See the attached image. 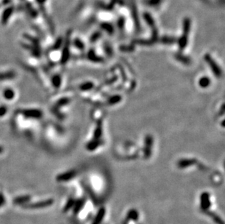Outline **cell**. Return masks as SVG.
<instances>
[{"label": "cell", "mask_w": 225, "mask_h": 224, "mask_svg": "<svg viewBox=\"0 0 225 224\" xmlns=\"http://www.w3.org/2000/svg\"><path fill=\"white\" fill-rule=\"evenodd\" d=\"M18 112L26 118L31 119H40L43 116L42 111L37 108H24L18 110Z\"/></svg>", "instance_id": "6da1fadb"}, {"label": "cell", "mask_w": 225, "mask_h": 224, "mask_svg": "<svg viewBox=\"0 0 225 224\" xmlns=\"http://www.w3.org/2000/svg\"><path fill=\"white\" fill-rule=\"evenodd\" d=\"M211 202L210 195L208 192H204L200 195V208L203 211H206L211 208Z\"/></svg>", "instance_id": "7a4b0ae2"}, {"label": "cell", "mask_w": 225, "mask_h": 224, "mask_svg": "<svg viewBox=\"0 0 225 224\" xmlns=\"http://www.w3.org/2000/svg\"><path fill=\"white\" fill-rule=\"evenodd\" d=\"M184 35L182 36V38L180 40V46L182 47H185L186 45H187V34L189 33V20L186 19L185 21H184Z\"/></svg>", "instance_id": "3957f363"}, {"label": "cell", "mask_w": 225, "mask_h": 224, "mask_svg": "<svg viewBox=\"0 0 225 224\" xmlns=\"http://www.w3.org/2000/svg\"><path fill=\"white\" fill-rule=\"evenodd\" d=\"M76 175V172L74 170L68 171L64 173H61L57 177V181H67L73 178Z\"/></svg>", "instance_id": "277c9868"}, {"label": "cell", "mask_w": 225, "mask_h": 224, "mask_svg": "<svg viewBox=\"0 0 225 224\" xmlns=\"http://www.w3.org/2000/svg\"><path fill=\"white\" fill-rule=\"evenodd\" d=\"M206 60L207 61L208 63L210 64V66H211V69L213 70V72H214V74H216L217 76H220L221 74V71L220 68H219V66H217V64L214 62L211 57H209V55H206Z\"/></svg>", "instance_id": "5b68a950"}, {"label": "cell", "mask_w": 225, "mask_h": 224, "mask_svg": "<svg viewBox=\"0 0 225 224\" xmlns=\"http://www.w3.org/2000/svg\"><path fill=\"white\" fill-rule=\"evenodd\" d=\"M13 10H14L13 7H10L6 8V9L4 10L2 15H1V23H2L3 25H5L6 23H7L10 18L11 17V15H13Z\"/></svg>", "instance_id": "8992f818"}, {"label": "cell", "mask_w": 225, "mask_h": 224, "mask_svg": "<svg viewBox=\"0 0 225 224\" xmlns=\"http://www.w3.org/2000/svg\"><path fill=\"white\" fill-rule=\"evenodd\" d=\"M16 72L14 71H7L5 72H0V81L10 80L16 78Z\"/></svg>", "instance_id": "52a82bcc"}, {"label": "cell", "mask_w": 225, "mask_h": 224, "mask_svg": "<svg viewBox=\"0 0 225 224\" xmlns=\"http://www.w3.org/2000/svg\"><path fill=\"white\" fill-rule=\"evenodd\" d=\"M69 56V37L67 39V41L65 42V45L63 50V55L61 56V63H65L68 60Z\"/></svg>", "instance_id": "ba28073f"}, {"label": "cell", "mask_w": 225, "mask_h": 224, "mask_svg": "<svg viewBox=\"0 0 225 224\" xmlns=\"http://www.w3.org/2000/svg\"><path fill=\"white\" fill-rule=\"evenodd\" d=\"M105 214H106V209L104 208H101L99 211H98V213L96 214L92 224H101L102 220H104Z\"/></svg>", "instance_id": "9c48e42d"}, {"label": "cell", "mask_w": 225, "mask_h": 224, "mask_svg": "<svg viewBox=\"0 0 225 224\" xmlns=\"http://www.w3.org/2000/svg\"><path fill=\"white\" fill-rule=\"evenodd\" d=\"M139 214L136 209H131L129 210L128 214H127L126 219L127 220H132V221H136L138 220Z\"/></svg>", "instance_id": "30bf717a"}, {"label": "cell", "mask_w": 225, "mask_h": 224, "mask_svg": "<svg viewBox=\"0 0 225 224\" xmlns=\"http://www.w3.org/2000/svg\"><path fill=\"white\" fill-rule=\"evenodd\" d=\"M2 96L6 100L11 101V100H13L15 98L16 94H15V91L13 90H12L11 88H6L5 90H3Z\"/></svg>", "instance_id": "8fae6325"}, {"label": "cell", "mask_w": 225, "mask_h": 224, "mask_svg": "<svg viewBox=\"0 0 225 224\" xmlns=\"http://www.w3.org/2000/svg\"><path fill=\"white\" fill-rule=\"evenodd\" d=\"M52 84L54 86V87L58 88L61 86V76L58 75V74H55L52 77Z\"/></svg>", "instance_id": "7c38bea8"}, {"label": "cell", "mask_w": 225, "mask_h": 224, "mask_svg": "<svg viewBox=\"0 0 225 224\" xmlns=\"http://www.w3.org/2000/svg\"><path fill=\"white\" fill-rule=\"evenodd\" d=\"M84 199H79L78 201L76 203H74V211L75 213H78L82 208L84 207Z\"/></svg>", "instance_id": "4fadbf2b"}, {"label": "cell", "mask_w": 225, "mask_h": 224, "mask_svg": "<svg viewBox=\"0 0 225 224\" xmlns=\"http://www.w3.org/2000/svg\"><path fill=\"white\" fill-rule=\"evenodd\" d=\"M210 82H211V81H210V79H209V78L203 77V78H201L200 79L199 84H200V86L202 87L206 88V87H207L209 86Z\"/></svg>", "instance_id": "5bb4252c"}, {"label": "cell", "mask_w": 225, "mask_h": 224, "mask_svg": "<svg viewBox=\"0 0 225 224\" xmlns=\"http://www.w3.org/2000/svg\"><path fill=\"white\" fill-rule=\"evenodd\" d=\"M69 98H61L59 101L55 103V108H58L59 107H61L64 106V105H67V103H69Z\"/></svg>", "instance_id": "9a60e30c"}, {"label": "cell", "mask_w": 225, "mask_h": 224, "mask_svg": "<svg viewBox=\"0 0 225 224\" xmlns=\"http://www.w3.org/2000/svg\"><path fill=\"white\" fill-rule=\"evenodd\" d=\"M194 161L193 160H182L180 161L179 163V166L180 167H187L189 165H192V164H193Z\"/></svg>", "instance_id": "2e32d148"}, {"label": "cell", "mask_w": 225, "mask_h": 224, "mask_svg": "<svg viewBox=\"0 0 225 224\" xmlns=\"http://www.w3.org/2000/svg\"><path fill=\"white\" fill-rule=\"evenodd\" d=\"M7 112V107L5 105H1L0 106V117L4 116L6 115Z\"/></svg>", "instance_id": "e0dca14e"}, {"label": "cell", "mask_w": 225, "mask_h": 224, "mask_svg": "<svg viewBox=\"0 0 225 224\" xmlns=\"http://www.w3.org/2000/svg\"><path fill=\"white\" fill-rule=\"evenodd\" d=\"M62 44H63V41H62L61 39L59 38L58 40L55 42V45L52 47V49H53V50H58L61 47V46L62 45Z\"/></svg>", "instance_id": "ac0fdd59"}, {"label": "cell", "mask_w": 225, "mask_h": 224, "mask_svg": "<svg viewBox=\"0 0 225 224\" xmlns=\"http://www.w3.org/2000/svg\"><path fill=\"white\" fill-rule=\"evenodd\" d=\"M210 215L212 216L213 219H214L215 221H216V223L217 224H224V223H223V220H221V219L220 218L218 215H215V214H213V213H210Z\"/></svg>", "instance_id": "d6986e66"}, {"label": "cell", "mask_w": 225, "mask_h": 224, "mask_svg": "<svg viewBox=\"0 0 225 224\" xmlns=\"http://www.w3.org/2000/svg\"><path fill=\"white\" fill-rule=\"evenodd\" d=\"M74 45H75V47H77L78 49H83L84 45L80 40H74Z\"/></svg>", "instance_id": "ffe728a7"}, {"label": "cell", "mask_w": 225, "mask_h": 224, "mask_svg": "<svg viewBox=\"0 0 225 224\" xmlns=\"http://www.w3.org/2000/svg\"><path fill=\"white\" fill-rule=\"evenodd\" d=\"M91 87H92L91 83H86V84H82V85L80 86V88H81V90H87L90 89Z\"/></svg>", "instance_id": "44dd1931"}, {"label": "cell", "mask_w": 225, "mask_h": 224, "mask_svg": "<svg viewBox=\"0 0 225 224\" xmlns=\"http://www.w3.org/2000/svg\"><path fill=\"white\" fill-rule=\"evenodd\" d=\"M45 1H46V0H37V2H38L40 4H44V3L45 2Z\"/></svg>", "instance_id": "7402d4cb"}, {"label": "cell", "mask_w": 225, "mask_h": 224, "mask_svg": "<svg viewBox=\"0 0 225 224\" xmlns=\"http://www.w3.org/2000/svg\"><path fill=\"white\" fill-rule=\"evenodd\" d=\"M3 152H4V148H3L2 146H0V154H2Z\"/></svg>", "instance_id": "603a6c76"}]
</instances>
